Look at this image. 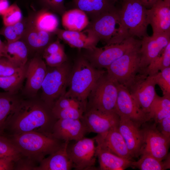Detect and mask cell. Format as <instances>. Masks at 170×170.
Returning a JSON list of instances; mask_svg holds the SVG:
<instances>
[{"label": "cell", "instance_id": "1", "mask_svg": "<svg viewBox=\"0 0 170 170\" xmlns=\"http://www.w3.org/2000/svg\"><path fill=\"white\" fill-rule=\"evenodd\" d=\"M57 119L52 109L37 96L19 99L12 111L7 125L13 134L36 132L52 134Z\"/></svg>", "mask_w": 170, "mask_h": 170}, {"label": "cell", "instance_id": "2", "mask_svg": "<svg viewBox=\"0 0 170 170\" xmlns=\"http://www.w3.org/2000/svg\"><path fill=\"white\" fill-rule=\"evenodd\" d=\"M106 71L94 67L83 55L79 56L72 66L69 88L64 95L87 103L92 89Z\"/></svg>", "mask_w": 170, "mask_h": 170}, {"label": "cell", "instance_id": "3", "mask_svg": "<svg viewBox=\"0 0 170 170\" xmlns=\"http://www.w3.org/2000/svg\"><path fill=\"white\" fill-rule=\"evenodd\" d=\"M22 156L40 162L48 155L58 150L63 142L52 134L36 132L14 134L10 139Z\"/></svg>", "mask_w": 170, "mask_h": 170}, {"label": "cell", "instance_id": "4", "mask_svg": "<svg viewBox=\"0 0 170 170\" xmlns=\"http://www.w3.org/2000/svg\"><path fill=\"white\" fill-rule=\"evenodd\" d=\"M87 28L106 45L120 43L131 37L122 23L119 9L116 7L91 20Z\"/></svg>", "mask_w": 170, "mask_h": 170}, {"label": "cell", "instance_id": "5", "mask_svg": "<svg viewBox=\"0 0 170 170\" xmlns=\"http://www.w3.org/2000/svg\"><path fill=\"white\" fill-rule=\"evenodd\" d=\"M71 67L68 61L57 66L47 65L40 98L51 109L56 101L66 92Z\"/></svg>", "mask_w": 170, "mask_h": 170}, {"label": "cell", "instance_id": "6", "mask_svg": "<svg viewBox=\"0 0 170 170\" xmlns=\"http://www.w3.org/2000/svg\"><path fill=\"white\" fill-rule=\"evenodd\" d=\"M141 40L129 49L106 69L107 76L113 81L124 85L140 71Z\"/></svg>", "mask_w": 170, "mask_h": 170}, {"label": "cell", "instance_id": "7", "mask_svg": "<svg viewBox=\"0 0 170 170\" xmlns=\"http://www.w3.org/2000/svg\"><path fill=\"white\" fill-rule=\"evenodd\" d=\"M118 92V83L109 78L106 71L90 92L87 99L86 110L116 113Z\"/></svg>", "mask_w": 170, "mask_h": 170}, {"label": "cell", "instance_id": "8", "mask_svg": "<svg viewBox=\"0 0 170 170\" xmlns=\"http://www.w3.org/2000/svg\"><path fill=\"white\" fill-rule=\"evenodd\" d=\"M119 12L122 23L131 37L148 36L147 9L138 0H122Z\"/></svg>", "mask_w": 170, "mask_h": 170}, {"label": "cell", "instance_id": "9", "mask_svg": "<svg viewBox=\"0 0 170 170\" xmlns=\"http://www.w3.org/2000/svg\"><path fill=\"white\" fill-rule=\"evenodd\" d=\"M140 40L130 37L120 43L106 45L100 48L96 47L86 50L83 55L95 68L106 69Z\"/></svg>", "mask_w": 170, "mask_h": 170}, {"label": "cell", "instance_id": "10", "mask_svg": "<svg viewBox=\"0 0 170 170\" xmlns=\"http://www.w3.org/2000/svg\"><path fill=\"white\" fill-rule=\"evenodd\" d=\"M155 75L139 72L124 86L139 107L149 114L150 105L156 94Z\"/></svg>", "mask_w": 170, "mask_h": 170}, {"label": "cell", "instance_id": "11", "mask_svg": "<svg viewBox=\"0 0 170 170\" xmlns=\"http://www.w3.org/2000/svg\"><path fill=\"white\" fill-rule=\"evenodd\" d=\"M95 143L94 137H84L70 146L68 144L67 151L75 170L95 169L97 156Z\"/></svg>", "mask_w": 170, "mask_h": 170}, {"label": "cell", "instance_id": "12", "mask_svg": "<svg viewBox=\"0 0 170 170\" xmlns=\"http://www.w3.org/2000/svg\"><path fill=\"white\" fill-rule=\"evenodd\" d=\"M81 120L85 125L88 133L102 134L118 127L120 117L116 112L89 109L86 110Z\"/></svg>", "mask_w": 170, "mask_h": 170}, {"label": "cell", "instance_id": "13", "mask_svg": "<svg viewBox=\"0 0 170 170\" xmlns=\"http://www.w3.org/2000/svg\"><path fill=\"white\" fill-rule=\"evenodd\" d=\"M142 129L144 143L141 155L147 154L160 160L166 159L169 155L170 140L158 130L156 123Z\"/></svg>", "mask_w": 170, "mask_h": 170}, {"label": "cell", "instance_id": "14", "mask_svg": "<svg viewBox=\"0 0 170 170\" xmlns=\"http://www.w3.org/2000/svg\"><path fill=\"white\" fill-rule=\"evenodd\" d=\"M116 112L120 116L129 119L141 126L151 120L149 114L139 107L127 88L118 83Z\"/></svg>", "mask_w": 170, "mask_h": 170}, {"label": "cell", "instance_id": "15", "mask_svg": "<svg viewBox=\"0 0 170 170\" xmlns=\"http://www.w3.org/2000/svg\"><path fill=\"white\" fill-rule=\"evenodd\" d=\"M47 71V65L39 54L32 58L26 65L25 85L23 94L26 97L37 96Z\"/></svg>", "mask_w": 170, "mask_h": 170}, {"label": "cell", "instance_id": "16", "mask_svg": "<svg viewBox=\"0 0 170 170\" xmlns=\"http://www.w3.org/2000/svg\"><path fill=\"white\" fill-rule=\"evenodd\" d=\"M170 42V31L148 35L142 38L140 50V72H144L149 64Z\"/></svg>", "mask_w": 170, "mask_h": 170}, {"label": "cell", "instance_id": "17", "mask_svg": "<svg viewBox=\"0 0 170 170\" xmlns=\"http://www.w3.org/2000/svg\"><path fill=\"white\" fill-rule=\"evenodd\" d=\"M120 117L118 130L133 157H138L141 155L144 143L141 126L126 117Z\"/></svg>", "mask_w": 170, "mask_h": 170}, {"label": "cell", "instance_id": "18", "mask_svg": "<svg viewBox=\"0 0 170 170\" xmlns=\"http://www.w3.org/2000/svg\"><path fill=\"white\" fill-rule=\"evenodd\" d=\"M94 138L97 145L101 149L119 156L132 160L130 153L118 127L102 134H97Z\"/></svg>", "mask_w": 170, "mask_h": 170}, {"label": "cell", "instance_id": "19", "mask_svg": "<svg viewBox=\"0 0 170 170\" xmlns=\"http://www.w3.org/2000/svg\"><path fill=\"white\" fill-rule=\"evenodd\" d=\"M88 133L87 128L81 119H58L53 128L52 135L60 140L77 141Z\"/></svg>", "mask_w": 170, "mask_h": 170}, {"label": "cell", "instance_id": "20", "mask_svg": "<svg viewBox=\"0 0 170 170\" xmlns=\"http://www.w3.org/2000/svg\"><path fill=\"white\" fill-rule=\"evenodd\" d=\"M54 33L71 47L79 49H91L96 47L100 41L97 36L87 28L81 31H70L58 28Z\"/></svg>", "mask_w": 170, "mask_h": 170}, {"label": "cell", "instance_id": "21", "mask_svg": "<svg viewBox=\"0 0 170 170\" xmlns=\"http://www.w3.org/2000/svg\"><path fill=\"white\" fill-rule=\"evenodd\" d=\"M147 13L153 34L170 31V1L158 0Z\"/></svg>", "mask_w": 170, "mask_h": 170}, {"label": "cell", "instance_id": "22", "mask_svg": "<svg viewBox=\"0 0 170 170\" xmlns=\"http://www.w3.org/2000/svg\"><path fill=\"white\" fill-rule=\"evenodd\" d=\"M26 29L20 40L27 46L29 52L42 53L45 48L53 41L55 35L37 28L33 24L30 15Z\"/></svg>", "mask_w": 170, "mask_h": 170}, {"label": "cell", "instance_id": "23", "mask_svg": "<svg viewBox=\"0 0 170 170\" xmlns=\"http://www.w3.org/2000/svg\"><path fill=\"white\" fill-rule=\"evenodd\" d=\"M70 142H64L61 147L53 153L44 158L39 166L33 170H70L73 163L69 155L67 148Z\"/></svg>", "mask_w": 170, "mask_h": 170}, {"label": "cell", "instance_id": "24", "mask_svg": "<svg viewBox=\"0 0 170 170\" xmlns=\"http://www.w3.org/2000/svg\"><path fill=\"white\" fill-rule=\"evenodd\" d=\"M116 0H71V3L74 8L84 12L91 20L116 8Z\"/></svg>", "mask_w": 170, "mask_h": 170}, {"label": "cell", "instance_id": "25", "mask_svg": "<svg viewBox=\"0 0 170 170\" xmlns=\"http://www.w3.org/2000/svg\"><path fill=\"white\" fill-rule=\"evenodd\" d=\"M96 155L101 170H123L132 167L133 161L122 158L96 146Z\"/></svg>", "mask_w": 170, "mask_h": 170}, {"label": "cell", "instance_id": "26", "mask_svg": "<svg viewBox=\"0 0 170 170\" xmlns=\"http://www.w3.org/2000/svg\"><path fill=\"white\" fill-rule=\"evenodd\" d=\"M89 23L87 15L78 8L66 10L62 15V25L67 30L81 31L87 28Z\"/></svg>", "mask_w": 170, "mask_h": 170}, {"label": "cell", "instance_id": "27", "mask_svg": "<svg viewBox=\"0 0 170 170\" xmlns=\"http://www.w3.org/2000/svg\"><path fill=\"white\" fill-rule=\"evenodd\" d=\"M29 53L25 43L19 40L5 43L3 57L7 58L17 67L20 68L26 64Z\"/></svg>", "mask_w": 170, "mask_h": 170}, {"label": "cell", "instance_id": "28", "mask_svg": "<svg viewBox=\"0 0 170 170\" xmlns=\"http://www.w3.org/2000/svg\"><path fill=\"white\" fill-rule=\"evenodd\" d=\"M53 12L42 8L30 15L32 21L38 29L50 33H54L58 28L59 20Z\"/></svg>", "mask_w": 170, "mask_h": 170}, {"label": "cell", "instance_id": "29", "mask_svg": "<svg viewBox=\"0 0 170 170\" xmlns=\"http://www.w3.org/2000/svg\"><path fill=\"white\" fill-rule=\"evenodd\" d=\"M42 55L46 65L50 67L59 66L68 61L64 46L58 38L45 48Z\"/></svg>", "mask_w": 170, "mask_h": 170}, {"label": "cell", "instance_id": "30", "mask_svg": "<svg viewBox=\"0 0 170 170\" xmlns=\"http://www.w3.org/2000/svg\"><path fill=\"white\" fill-rule=\"evenodd\" d=\"M19 99L17 94L0 92V132L7 125L10 115Z\"/></svg>", "mask_w": 170, "mask_h": 170}, {"label": "cell", "instance_id": "31", "mask_svg": "<svg viewBox=\"0 0 170 170\" xmlns=\"http://www.w3.org/2000/svg\"><path fill=\"white\" fill-rule=\"evenodd\" d=\"M170 114V96L160 97L156 94L150 108L149 115L157 124Z\"/></svg>", "mask_w": 170, "mask_h": 170}, {"label": "cell", "instance_id": "32", "mask_svg": "<svg viewBox=\"0 0 170 170\" xmlns=\"http://www.w3.org/2000/svg\"><path fill=\"white\" fill-rule=\"evenodd\" d=\"M140 156L138 161H133L132 167L140 170H164L170 168L169 155L164 160L158 159L145 154Z\"/></svg>", "mask_w": 170, "mask_h": 170}, {"label": "cell", "instance_id": "33", "mask_svg": "<svg viewBox=\"0 0 170 170\" xmlns=\"http://www.w3.org/2000/svg\"><path fill=\"white\" fill-rule=\"evenodd\" d=\"M26 65L12 75L0 76V88L5 92L17 94L25 79Z\"/></svg>", "mask_w": 170, "mask_h": 170}, {"label": "cell", "instance_id": "34", "mask_svg": "<svg viewBox=\"0 0 170 170\" xmlns=\"http://www.w3.org/2000/svg\"><path fill=\"white\" fill-rule=\"evenodd\" d=\"M29 17L24 18L19 22L13 25L4 26L0 29V34L4 37L7 42H15L20 39L26 29Z\"/></svg>", "mask_w": 170, "mask_h": 170}, {"label": "cell", "instance_id": "35", "mask_svg": "<svg viewBox=\"0 0 170 170\" xmlns=\"http://www.w3.org/2000/svg\"><path fill=\"white\" fill-rule=\"evenodd\" d=\"M170 66V42L149 64L144 72L148 76H152Z\"/></svg>", "mask_w": 170, "mask_h": 170}, {"label": "cell", "instance_id": "36", "mask_svg": "<svg viewBox=\"0 0 170 170\" xmlns=\"http://www.w3.org/2000/svg\"><path fill=\"white\" fill-rule=\"evenodd\" d=\"M22 156L19 150L11 140L0 134V157H10L16 162L20 160Z\"/></svg>", "mask_w": 170, "mask_h": 170}, {"label": "cell", "instance_id": "37", "mask_svg": "<svg viewBox=\"0 0 170 170\" xmlns=\"http://www.w3.org/2000/svg\"><path fill=\"white\" fill-rule=\"evenodd\" d=\"M86 103L71 97L63 95L55 102L52 110H55L70 108H76L86 110Z\"/></svg>", "mask_w": 170, "mask_h": 170}, {"label": "cell", "instance_id": "38", "mask_svg": "<svg viewBox=\"0 0 170 170\" xmlns=\"http://www.w3.org/2000/svg\"><path fill=\"white\" fill-rule=\"evenodd\" d=\"M2 16L4 26L14 24L20 21L22 19L21 11L16 2L10 5Z\"/></svg>", "mask_w": 170, "mask_h": 170}, {"label": "cell", "instance_id": "39", "mask_svg": "<svg viewBox=\"0 0 170 170\" xmlns=\"http://www.w3.org/2000/svg\"><path fill=\"white\" fill-rule=\"evenodd\" d=\"M52 110L54 116L57 119H81L86 111L84 109L76 108Z\"/></svg>", "mask_w": 170, "mask_h": 170}, {"label": "cell", "instance_id": "40", "mask_svg": "<svg viewBox=\"0 0 170 170\" xmlns=\"http://www.w3.org/2000/svg\"><path fill=\"white\" fill-rule=\"evenodd\" d=\"M154 75L156 84L161 88L163 95L170 96V66Z\"/></svg>", "mask_w": 170, "mask_h": 170}, {"label": "cell", "instance_id": "41", "mask_svg": "<svg viewBox=\"0 0 170 170\" xmlns=\"http://www.w3.org/2000/svg\"><path fill=\"white\" fill-rule=\"evenodd\" d=\"M65 0H37L38 4L42 8L57 13L62 16L66 10Z\"/></svg>", "mask_w": 170, "mask_h": 170}, {"label": "cell", "instance_id": "42", "mask_svg": "<svg viewBox=\"0 0 170 170\" xmlns=\"http://www.w3.org/2000/svg\"><path fill=\"white\" fill-rule=\"evenodd\" d=\"M21 68L15 66L7 58L4 57H0V76L12 75Z\"/></svg>", "mask_w": 170, "mask_h": 170}, {"label": "cell", "instance_id": "43", "mask_svg": "<svg viewBox=\"0 0 170 170\" xmlns=\"http://www.w3.org/2000/svg\"><path fill=\"white\" fill-rule=\"evenodd\" d=\"M158 130L168 139L170 140V114L157 123Z\"/></svg>", "mask_w": 170, "mask_h": 170}, {"label": "cell", "instance_id": "44", "mask_svg": "<svg viewBox=\"0 0 170 170\" xmlns=\"http://www.w3.org/2000/svg\"><path fill=\"white\" fill-rule=\"evenodd\" d=\"M15 162L8 157H0V170H11L14 169Z\"/></svg>", "mask_w": 170, "mask_h": 170}, {"label": "cell", "instance_id": "45", "mask_svg": "<svg viewBox=\"0 0 170 170\" xmlns=\"http://www.w3.org/2000/svg\"><path fill=\"white\" fill-rule=\"evenodd\" d=\"M10 6L8 0H0V15L3 16Z\"/></svg>", "mask_w": 170, "mask_h": 170}, {"label": "cell", "instance_id": "46", "mask_svg": "<svg viewBox=\"0 0 170 170\" xmlns=\"http://www.w3.org/2000/svg\"><path fill=\"white\" fill-rule=\"evenodd\" d=\"M147 9L151 8L158 0H138Z\"/></svg>", "mask_w": 170, "mask_h": 170}, {"label": "cell", "instance_id": "47", "mask_svg": "<svg viewBox=\"0 0 170 170\" xmlns=\"http://www.w3.org/2000/svg\"><path fill=\"white\" fill-rule=\"evenodd\" d=\"M5 43L3 42L0 39V57H3Z\"/></svg>", "mask_w": 170, "mask_h": 170}, {"label": "cell", "instance_id": "48", "mask_svg": "<svg viewBox=\"0 0 170 170\" xmlns=\"http://www.w3.org/2000/svg\"><path fill=\"white\" fill-rule=\"evenodd\" d=\"M164 1H170V0H163Z\"/></svg>", "mask_w": 170, "mask_h": 170}, {"label": "cell", "instance_id": "49", "mask_svg": "<svg viewBox=\"0 0 170 170\" xmlns=\"http://www.w3.org/2000/svg\"><path fill=\"white\" fill-rule=\"evenodd\" d=\"M117 1H118V0H116Z\"/></svg>", "mask_w": 170, "mask_h": 170}]
</instances>
